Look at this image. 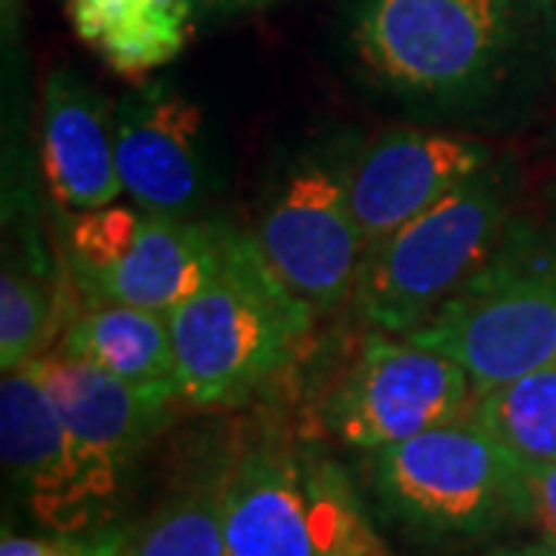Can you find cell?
<instances>
[{
  "label": "cell",
  "instance_id": "cell-13",
  "mask_svg": "<svg viewBox=\"0 0 556 556\" xmlns=\"http://www.w3.org/2000/svg\"><path fill=\"white\" fill-rule=\"evenodd\" d=\"M492 161L482 139L424 127H390L358 146L350 195L368 251Z\"/></svg>",
  "mask_w": 556,
  "mask_h": 556
},
{
  "label": "cell",
  "instance_id": "cell-12",
  "mask_svg": "<svg viewBox=\"0 0 556 556\" xmlns=\"http://www.w3.org/2000/svg\"><path fill=\"white\" fill-rule=\"evenodd\" d=\"M115 127L124 195L155 214L199 217L214 186L199 102L146 80L115 102Z\"/></svg>",
  "mask_w": 556,
  "mask_h": 556
},
{
  "label": "cell",
  "instance_id": "cell-22",
  "mask_svg": "<svg viewBox=\"0 0 556 556\" xmlns=\"http://www.w3.org/2000/svg\"><path fill=\"white\" fill-rule=\"evenodd\" d=\"M201 20H232L273 7L276 0H192Z\"/></svg>",
  "mask_w": 556,
  "mask_h": 556
},
{
  "label": "cell",
  "instance_id": "cell-4",
  "mask_svg": "<svg viewBox=\"0 0 556 556\" xmlns=\"http://www.w3.org/2000/svg\"><path fill=\"white\" fill-rule=\"evenodd\" d=\"M408 338L460 362L477 396L556 365V232L507 229L477 276Z\"/></svg>",
  "mask_w": 556,
  "mask_h": 556
},
{
  "label": "cell",
  "instance_id": "cell-20",
  "mask_svg": "<svg viewBox=\"0 0 556 556\" xmlns=\"http://www.w3.org/2000/svg\"><path fill=\"white\" fill-rule=\"evenodd\" d=\"M519 522L535 526L541 538L556 541V460L519 457Z\"/></svg>",
  "mask_w": 556,
  "mask_h": 556
},
{
  "label": "cell",
  "instance_id": "cell-8",
  "mask_svg": "<svg viewBox=\"0 0 556 556\" xmlns=\"http://www.w3.org/2000/svg\"><path fill=\"white\" fill-rule=\"evenodd\" d=\"M356 149L331 139L298 155L273 182L254 229L266 263L316 316L353 303L368 257L350 195Z\"/></svg>",
  "mask_w": 556,
  "mask_h": 556
},
{
  "label": "cell",
  "instance_id": "cell-3",
  "mask_svg": "<svg viewBox=\"0 0 556 556\" xmlns=\"http://www.w3.org/2000/svg\"><path fill=\"white\" fill-rule=\"evenodd\" d=\"M514 204L517 177L507 161L464 179L368 251L353 294L358 316L387 334H415L495 254Z\"/></svg>",
  "mask_w": 556,
  "mask_h": 556
},
{
  "label": "cell",
  "instance_id": "cell-9",
  "mask_svg": "<svg viewBox=\"0 0 556 556\" xmlns=\"http://www.w3.org/2000/svg\"><path fill=\"white\" fill-rule=\"evenodd\" d=\"M467 368L412 338L371 331L321 408L328 433L346 448L378 452L470 415Z\"/></svg>",
  "mask_w": 556,
  "mask_h": 556
},
{
  "label": "cell",
  "instance_id": "cell-6",
  "mask_svg": "<svg viewBox=\"0 0 556 556\" xmlns=\"http://www.w3.org/2000/svg\"><path fill=\"white\" fill-rule=\"evenodd\" d=\"M239 229L223 217H174L139 204L75 211L62 269L84 300L174 313L219 269Z\"/></svg>",
  "mask_w": 556,
  "mask_h": 556
},
{
  "label": "cell",
  "instance_id": "cell-24",
  "mask_svg": "<svg viewBox=\"0 0 556 556\" xmlns=\"http://www.w3.org/2000/svg\"><path fill=\"white\" fill-rule=\"evenodd\" d=\"M334 556H390V551L383 547V541L378 538V532L371 529L368 535L356 538L353 544H346V547L338 551Z\"/></svg>",
  "mask_w": 556,
  "mask_h": 556
},
{
  "label": "cell",
  "instance_id": "cell-2",
  "mask_svg": "<svg viewBox=\"0 0 556 556\" xmlns=\"http://www.w3.org/2000/svg\"><path fill=\"white\" fill-rule=\"evenodd\" d=\"M167 316L182 405L217 412L244 405L294 365L316 309L276 276L254 232L239 229L217 273Z\"/></svg>",
  "mask_w": 556,
  "mask_h": 556
},
{
  "label": "cell",
  "instance_id": "cell-16",
  "mask_svg": "<svg viewBox=\"0 0 556 556\" xmlns=\"http://www.w3.org/2000/svg\"><path fill=\"white\" fill-rule=\"evenodd\" d=\"M199 10L192 0H68V22L115 75L139 80L189 47Z\"/></svg>",
  "mask_w": 556,
  "mask_h": 556
},
{
  "label": "cell",
  "instance_id": "cell-10",
  "mask_svg": "<svg viewBox=\"0 0 556 556\" xmlns=\"http://www.w3.org/2000/svg\"><path fill=\"white\" fill-rule=\"evenodd\" d=\"M0 457L7 482L50 532L78 535L109 517L112 507L31 365L0 380Z\"/></svg>",
  "mask_w": 556,
  "mask_h": 556
},
{
  "label": "cell",
  "instance_id": "cell-14",
  "mask_svg": "<svg viewBox=\"0 0 556 556\" xmlns=\"http://www.w3.org/2000/svg\"><path fill=\"white\" fill-rule=\"evenodd\" d=\"M40 164L53 199L93 211L124 195L115 102L72 68H56L40 97Z\"/></svg>",
  "mask_w": 556,
  "mask_h": 556
},
{
  "label": "cell",
  "instance_id": "cell-11",
  "mask_svg": "<svg viewBox=\"0 0 556 556\" xmlns=\"http://www.w3.org/2000/svg\"><path fill=\"white\" fill-rule=\"evenodd\" d=\"M28 365L56 405L65 430L87 460L105 504L112 507L130 467L170 420L179 399L139 390L60 346L47 350Z\"/></svg>",
  "mask_w": 556,
  "mask_h": 556
},
{
  "label": "cell",
  "instance_id": "cell-7",
  "mask_svg": "<svg viewBox=\"0 0 556 556\" xmlns=\"http://www.w3.org/2000/svg\"><path fill=\"white\" fill-rule=\"evenodd\" d=\"M519 457L473 415L371 452L390 517L430 538H479L519 522Z\"/></svg>",
  "mask_w": 556,
  "mask_h": 556
},
{
  "label": "cell",
  "instance_id": "cell-19",
  "mask_svg": "<svg viewBox=\"0 0 556 556\" xmlns=\"http://www.w3.org/2000/svg\"><path fill=\"white\" fill-rule=\"evenodd\" d=\"M62 291L38 266L10 260L0 278V368L13 371L53 350L62 328Z\"/></svg>",
  "mask_w": 556,
  "mask_h": 556
},
{
  "label": "cell",
  "instance_id": "cell-17",
  "mask_svg": "<svg viewBox=\"0 0 556 556\" xmlns=\"http://www.w3.org/2000/svg\"><path fill=\"white\" fill-rule=\"evenodd\" d=\"M229 455L211 457L130 532L134 556H226Z\"/></svg>",
  "mask_w": 556,
  "mask_h": 556
},
{
  "label": "cell",
  "instance_id": "cell-21",
  "mask_svg": "<svg viewBox=\"0 0 556 556\" xmlns=\"http://www.w3.org/2000/svg\"><path fill=\"white\" fill-rule=\"evenodd\" d=\"M105 538H109V529H97L90 535H80V532L78 535L53 532V535L43 538L3 532L0 556H100Z\"/></svg>",
  "mask_w": 556,
  "mask_h": 556
},
{
  "label": "cell",
  "instance_id": "cell-23",
  "mask_svg": "<svg viewBox=\"0 0 556 556\" xmlns=\"http://www.w3.org/2000/svg\"><path fill=\"white\" fill-rule=\"evenodd\" d=\"M485 556H556V541L547 538H538L529 544H514V547H497L492 554Z\"/></svg>",
  "mask_w": 556,
  "mask_h": 556
},
{
  "label": "cell",
  "instance_id": "cell-1",
  "mask_svg": "<svg viewBox=\"0 0 556 556\" xmlns=\"http://www.w3.org/2000/svg\"><path fill=\"white\" fill-rule=\"evenodd\" d=\"M350 43L383 93L470 112L532 80L556 50L554 0H356Z\"/></svg>",
  "mask_w": 556,
  "mask_h": 556
},
{
  "label": "cell",
  "instance_id": "cell-25",
  "mask_svg": "<svg viewBox=\"0 0 556 556\" xmlns=\"http://www.w3.org/2000/svg\"><path fill=\"white\" fill-rule=\"evenodd\" d=\"M100 556H134V544H130V532L121 526H109V538L102 544Z\"/></svg>",
  "mask_w": 556,
  "mask_h": 556
},
{
  "label": "cell",
  "instance_id": "cell-15",
  "mask_svg": "<svg viewBox=\"0 0 556 556\" xmlns=\"http://www.w3.org/2000/svg\"><path fill=\"white\" fill-rule=\"evenodd\" d=\"M60 350L100 365L139 390L179 399L167 313L115 300H87V306L65 318Z\"/></svg>",
  "mask_w": 556,
  "mask_h": 556
},
{
  "label": "cell",
  "instance_id": "cell-5",
  "mask_svg": "<svg viewBox=\"0 0 556 556\" xmlns=\"http://www.w3.org/2000/svg\"><path fill=\"white\" fill-rule=\"evenodd\" d=\"M371 529L346 473L316 445L263 433L232 452L226 556H334Z\"/></svg>",
  "mask_w": 556,
  "mask_h": 556
},
{
  "label": "cell",
  "instance_id": "cell-18",
  "mask_svg": "<svg viewBox=\"0 0 556 556\" xmlns=\"http://www.w3.org/2000/svg\"><path fill=\"white\" fill-rule=\"evenodd\" d=\"M470 415L526 460H556V365L479 393Z\"/></svg>",
  "mask_w": 556,
  "mask_h": 556
}]
</instances>
